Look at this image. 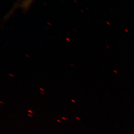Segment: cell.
I'll list each match as a JSON object with an SVG mask.
<instances>
[{"mask_svg": "<svg viewBox=\"0 0 134 134\" xmlns=\"http://www.w3.org/2000/svg\"><path fill=\"white\" fill-rule=\"evenodd\" d=\"M32 1H33V0H25V1L23 3V6L27 7L30 5Z\"/></svg>", "mask_w": 134, "mask_h": 134, "instance_id": "obj_1", "label": "cell"}, {"mask_svg": "<svg viewBox=\"0 0 134 134\" xmlns=\"http://www.w3.org/2000/svg\"><path fill=\"white\" fill-rule=\"evenodd\" d=\"M29 111V112L31 113H33L32 112V111H31V110H29V111Z\"/></svg>", "mask_w": 134, "mask_h": 134, "instance_id": "obj_2", "label": "cell"}, {"mask_svg": "<svg viewBox=\"0 0 134 134\" xmlns=\"http://www.w3.org/2000/svg\"><path fill=\"white\" fill-rule=\"evenodd\" d=\"M62 119H63L64 120H66V118H65V117H62Z\"/></svg>", "mask_w": 134, "mask_h": 134, "instance_id": "obj_3", "label": "cell"}, {"mask_svg": "<svg viewBox=\"0 0 134 134\" xmlns=\"http://www.w3.org/2000/svg\"><path fill=\"white\" fill-rule=\"evenodd\" d=\"M57 121H58V122H60V121L59 120H57Z\"/></svg>", "mask_w": 134, "mask_h": 134, "instance_id": "obj_4", "label": "cell"}, {"mask_svg": "<svg viewBox=\"0 0 134 134\" xmlns=\"http://www.w3.org/2000/svg\"><path fill=\"white\" fill-rule=\"evenodd\" d=\"M28 115H29V116H30V117H32V115H30V114H28Z\"/></svg>", "mask_w": 134, "mask_h": 134, "instance_id": "obj_5", "label": "cell"}, {"mask_svg": "<svg viewBox=\"0 0 134 134\" xmlns=\"http://www.w3.org/2000/svg\"><path fill=\"white\" fill-rule=\"evenodd\" d=\"M72 102H75V101H74V100H72Z\"/></svg>", "mask_w": 134, "mask_h": 134, "instance_id": "obj_6", "label": "cell"}]
</instances>
